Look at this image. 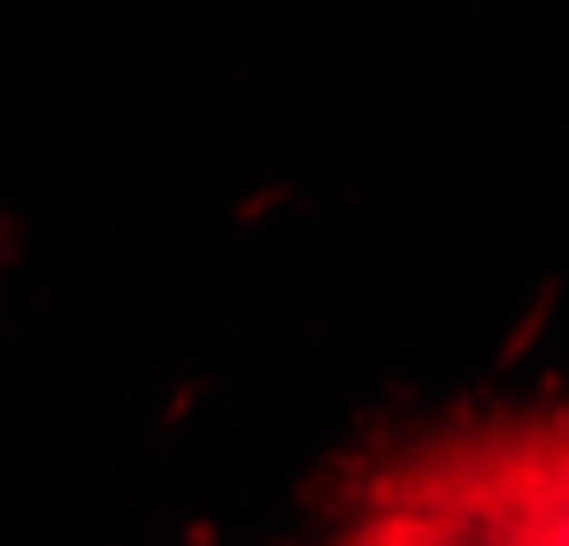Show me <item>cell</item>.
<instances>
[{"mask_svg":"<svg viewBox=\"0 0 569 546\" xmlns=\"http://www.w3.org/2000/svg\"><path fill=\"white\" fill-rule=\"evenodd\" d=\"M323 546H569L539 469V424H470L378 469Z\"/></svg>","mask_w":569,"mask_h":546,"instance_id":"obj_1","label":"cell"},{"mask_svg":"<svg viewBox=\"0 0 569 546\" xmlns=\"http://www.w3.org/2000/svg\"><path fill=\"white\" fill-rule=\"evenodd\" d=\"M531 424H539V469H547V493H555V524L569 539V408L531 416Z\"/></svg>","mask_w":569,"mask_h":546,"instance_id":"obj_2","label":"cell"}]
</instances>
